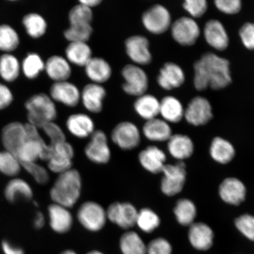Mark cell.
I'll return each instance as SVG.
<instances>
[{"label": "cell", "mask_w": 254, "mask_h": 254, "mask_svg": "<svg viewBox=\"0 0 254 254\" xmlns=\"http://www.w3.org/2000/svg\"><path fill=\"white\" fill-rule=\"evenodd\" d=\"M193 69V85L198 91L208 87L221 90L229 85L232 81L229 62L213 53L203 55L194 63Z\"/></svg>", "instance_id": "cell-1"}, {"label": "cell", "mask_w": 254, "mask_h": 254, "mask_svg": "<svg viewBox=\"0 0 254 254\" xmlns=\"http://www.w3.org/2000/svg\"><path fill=\"white\" fill-rule=\"evenodd\" d=\"M82 189V178L74 168L57 175L50 190L53 203L71 209L77 204L81 197Z\"/></svg>", "instance_id": "cell-2"}, {"label": "cell", "mask_w": 254, "mask_h": 254, "mask_svg": "<svg viewBox=\"0 0 254 254\" xmlns=\"http://www.w3.org/2000/svg\"><path fill=\"white\" fill-rule=\"evenodd\" d=\"M25 107L28 123L37 128H43L47 124L55 122L58 115L55 101L45 93L33 95L26 101Z\"/></svg>", "instance_id": "cell-3"}, {"label": "cell", "mask_w": 254, "mask_h": 254, "mask_svg": "<svg viewBox=\"0 0 254 254\" xmlns=\"http://www.w3.org/2000/svg\"><path fill=\"white\" fill-rule=\"evenodd\" d=\"M76 217L84 229L92 233L102 230L108 221L106 209L94 201L82 203L77 209Z\"/></svg>", "instance_id": "cell-4"}, {"label": "cell", "mask_w": 254, "mask_h": 254, "mask_svg": "<svg viewBox=\"0 0 254 254\" xmlns=\"http://www.w3.org/2000/svg\"><path fill=\"white\" fill-rule=\"evenodd\" d=\"M141 132L133 122L125 121L114 127L111 139L123 151H132L139 147L141 141Z\"/></svg>", "instance_id": "cell-5"}, {"label": "cell", "mask_w": 254, "mask_h": 254, "mask_svg": "<svg viewBox=\"0 0 254 254\" xmlns=\"http://www.w3.org/2000/svg\"><path fill=\"white\" fill-rule=\"evenodd\" d=\"M122 75L125 82L123 90L130 96L138 97L147 92L149 85L147 73L140 66L129 64L124 66Z\"/></svg>", "instance_id": "cell-6"}, {"label": "cell", "mask_w": 254, "mask_h": 254, "mask_svg": "<svg viewBox=\"0 0 254 254\" xmlns=\"http://www.w3.org/2000/svg\"><path fill=\"white\" fill-rule=\"evenodd\" d=\"M89 138L84 150V154L88 160L97 165L109 163L111 150L106 133L103 130L95 129Z\"/></svg>", "instance_id": "cell-7"}, {"label": "cell", "mask_w": 254, "mask_h": 254, "mask_svg": "<svg viewBox=\"0 0 254 254\" xmlns=\"http://www.w3.org/2000/svg\"><path fill=\"white\" fill-rule=\"evenodd\" d=\"M138 212L135 205L128 202H114L106 209L108 221L127 231L135 226Z\"/></svg>", "instance_id": "cell-8"}, {"label": "cell", "mask_w": 254, "mask_h": 254, "mask_svg": "<svg viewBox=\"0 0 254 254\" xmlns=\"http://www.w3.org/2000/svg\"><path fill=\"white\" fill-rule=\"evenodd\" d=\"M161 190L164 194L172 196L183 190L186 181V165L180 162L175 165L166 164L162 173Z\"/></svg>", "instance_id": "cell-9"}, {"label": "cell", "mask_w": 254, "mask_h": 254, "mask_svg": "<svg viewBox=\"0 0 254 254\" xmlns=\"http://www.w3.org/2000/svg\"><path fill=\"white\" fill-rule=\"evenodd\" d=\"M142 25L150 33L159 35L166 32L171 25V17L169 11L163 5L152 6L142 14Z\"/></svg>", "instance_id": "cell-10"}, {"label": "cell", "mask_w": 254, "mask_h": 254, "mask_svg": "<svg viewBox=\"0 0 254 254\" xmlns=\"http://www.w3.org/2000/svg\"><path fill=\"white\" fill-rule=\"evenodd\" d=\"M52 146V153L47 161L48 170L59 175L71 169L72 160L75 155L74 148L72 144L66 141Z\"/></svg>", "instance_id": "cell-11"}, {"label": "cell", "mask_w": 254, "mask_h": 254, "mask_svg": "<svg viewBox=\"0 0 254 254\" xmlns=\"http://www.w3.org/2000/svg\"><path fill=\"white\" fill-rule=\"evenodd\" d=\"M200 28L192 18L181 17L171 25L174 40L184 46H192L200 36Z\"/></svg>", "instance_id": "cell-12"}, {"label": "cell", "mask_w": 254, "mask_h": 254, "mask_svg": "<svg viewBox=\"0 0 254 254\" xmlns=\"http://www.w3.org/2000/svg\"><path fill=\"white\" fill-rule=\"evenodd\" d=\"M125 50L127 56L136 65H145L152 62L150 43L141 35H134L127 38L125 41Z\"/></svg>", "instance_id": "cell-13"}, {"label": "cell", "mask_w": 254, "mask_h": 254, "mask_svg": "<svg viewBox=\"0 0 254 254\" xmlns=\"http://www.w3.org/2000/svg\"><path fill=\"white\" fill-rule=\"evenodd\" d=\"M184 118L190 125L200 126L206 125L212 118L210 103L206 98L196 97L192 98L184 110Z\"/></svg>", "instance_id": "cell-14"}, {"label": "cell", "mask_w": 254, "mask_h": 254, "mask_svg": "<svg viewBox=\"0 0 254 254\" xmlns=\"http://www.w3.org/2000/svg\"><path fill=\"white\" fill-rule=\"evenodd\" d=\"M50 96L55 103L73 108L80 103L81 91L77 85L69 81L56 82L51 86Z\"/></svg>", "instance_id": "cell-15"}, {"label": "cell", "mask_w": 254, "mask_h": 254, "mask_svg": "<svg viewBox=\"0 0 254 254\" xmlns=\"http://www.w3.org/2000/svg\"><path fill=\"white\" fill-rule=\"evenodd\" d=\"M48 218L50 228L57 234L67 233L74 224L70 209L53 202L48 207Z\"/></svg>", "instance_id": "cell-16"}, {"label": "cell", "mask_w": 254, "mask_h": 254, "mask_svg": "<svg viewBox=\"0 0 254 254\" xmlns=\"http://www.w3.org/2000/svg\"><path fill=\"white\" fill-rule=\"evenodd\" d=\"M107 91L103 85L88 83L81 91L80 102L89 113L99 114L103 111Z\"/></svg>", "instance_id": "cell-17"}, {"label": "cell", "mask_w": 254, "mask_h": 254, "mask_svg": "<svg viewBox=\"0 0 254 254\" xmlns=\"http://www.w3.org/2000/svg\"><path fill=\"white\" fill-rule=\"evenodd\" d=\"M139 164L148 172L153 174L161 173L166 166L167 157L164 152L155 145H149L139 152Z\"/></svg>", "instance_id": "cell-18"}, {"label": "cell", "mask_w": 254, "mask_h": 254, "mask_svg": "<svg viewBox=\"0 0 254 254\" xmlns=\"http://www.w3.org/2000/svg\"><path fill=\"white\" fill-rule=\"evenodd\" d=\"M66 129L74 137L86 139L95 131L94 120L88 114L77 113L68 116L66 120Z\"/></svg>", "instance_id": "cell-19"}, {"label": "cell", "mask_w": 254, "mask_h": 254, "mask_svg": "<svg viewBox=\"0 0 254 254\" xmlns=\"http://www.w3.org/2000/svg\"><path fill=\"white\" fill-rule=\"evenodd\" d=\"M27 139L25 125L13 122L4 127L2 131V142L6 151L16 155Z\"/></svg>", "instance_id": "cell-20"}, {"label": "cell", "mask_w": 254, "mask_h": 254, "mask_svg": "<svg viewBox=\"0 0 254 254\" xmlns=\"http://www.w3.org/2000/svg\"><path fill=\"white\" fill-rule=\"evenodd\" d=\"M247 190L241 181L236 178H227L219 187V194L225 202L238 205L246 199Z\"/></svg>", "instance_id": "cell-21"}, {"label": "cell", "mask_w": 254, "mask_h": 254, "mask_svg": "<svg viewBox=\"0 0 254 254\" xmlns=\"http://www.w3.org/2000/svg\"><path fill=\"white\" fill-rule=\"evenodd\" d=\"M185 79V74L180 66L169 62L165 64L161 68L157 80L161 88L170 91L182 86Z\"/></svg>", "instance_id": "cell-22"}, {"label": "cell", "mask_w": 254, "mask_h": 254, "mask_svg": "<svg viewBox=\"0 0 254 254\" xmlns=\"http://www.w3.org/2000/svg\"><path fill=\"white\" fill-rule=\"evenodd\" d=\"M204 35L206 43L215 50L224 51L229 45L227 32L220 21H208L205 25Z\"/></svg>", "instance_id": "cell-23"}, {"label": "cell", "mask_w": 254, "mask_h": 254, "mask_svg": "<svg viewBox=\"0 0 254 254\" xmlns=\"http://www.w3.org/2000/svg\"><path fill=\"white\" fill-rule=\"evenodd\" d=\"M85 75L93 83L102 85L113 74L110 63L101 57H93L84 66Z\"/></svg>", "instance_id": "cell-24"}, {"label": "cell", "mask_w": 254, "mask_h": 254, "mask_svg": "<svg viewBox=\"0 0 254 254\" xmlns=\"http://www.w3.org/2000/svg\"><path fill=\"white\" fill-rule=\"evenodd\" d=\"M214 236L211 228L202 222L193 223L190 226V242L196 250L206 251L210 249L213 244Z\"/></svg>", "instance_id": "cell-25"}, {"label": "cell", "mask_w": 254, "mask_h": 254, "mask_svg": "<svg viewBox=\"0 0 254 254\" xmlns=\"http://www.w3.org/2000/svg\"><path fill=\"white\" fill-rule=\"evenodd\" d=\"M44 70L54 82L68 81L72 75L71 64L65 57L59 55L51 56L47 60Z\"/></svg>", "instance_id": "cell-26"}, {"label": "cell", "mask_w": 254, "mask_h": 254, "mask_svg": "<svg viewBox=\"0 0 254 254\" xmlns=\"http://www.w3.org/2000/svg\"><path fill=\"white\" fill-rule=\"evenodd\" d=\"M141 133L148 140L152 142L168 141L173 135L169 124L158 118L145 122Z\"/></svg>", "instance_id": "cell-27"}, {"label": "cell", "mask_w": 254, "mask_h": 254, "mask_svg": "<svg viewBox=\"0 0 254 254\" xmlns=\"http://www.w3.org/2000/svg\"><path fill=\"white\" fill-rule=\"evenodd\" d=\"M160 101L154 95L145 93L136 98L134 109L137 115L146 122L157 118L160 114Z\"/></svg>", "instance_id": "cell-28"}, {"label": "cell", "mask_w": 254, "mask_h": 254, "mask_svg": "<svg viewBox=\"0 0 254 254\" xmlns=\"http://www.w3.org/2000/svg\"><path fill=\"white\" fill-rule=\"evenodd\" d=\"M167 142L168 151L171 156L177 160H184L190 158L194 150L191 139L186 135H172Z\"/></svg>", "instance_id": "cell-29"}, {"label": "cell", "mask_w": 254, "mask_h": 254, "mask_svg": "<svg viewBox=\"0 0 254 254\" xmlns=\"http://www.w3.org/2000/svg\"><path fill=\"white\" fill-rule=\"evenodd\" d=\"M65 55L69 63L83 67L93 57L91 47L83 42L69 43L65 48Z\"/></svg>", "instance_id": "cell-30"}, {"label": "cell", "mask_w": 254, "mask_h": 254, "mask_svg": "<svg viewBox=\"0 0 254 254\" xmlns=\"http://www.w3.org/2000/svg\"><path fill=\"white\" fill-rule=\"evenodd\" d=\"M160 114L168 123H177L184 118V109L177 98L167 96L160 101Z\"/></svg>", "instance_id": "cell-31"}, {"label": "cell", "mask_w": 254, "mask_h": 254, "mask_svg": "<svg viewBox=\"0 0 254 254\" xmlns=\"http://www.w3.org/2000/svg\"><path fill=\"white\" fill-rule=\"evenodd\" d=\"M209 153L214 160L222 164L230 163L236 155L231 143L221 137H215L211 142Z\"/></svg>", "instance_id": "cell-32"}, {"label": "cell", "mask_w": 254, "mask_h": 254, "mask_svg": "<svg viewBox=\"0 0 254 254\" xmlns=\"http://www.w3.org/2000/svg\"><path fill=\"white\" fill-rule=\"evenodd\" d=\"M120 249L123 254H147V246L136 232L128 230L120 239Z\"/></svg>", "instance_id": "cell-33"}, {"label": "cell", "mask_w": 254, "mask_h": 254, "mask_svg": "<svg viewBox=\"0 0 254 254\" xmlns=\"http://www.w3.org/2000/svg\"><path fill=\"white\" fill-rule=\"evenodd\" d=\"M4 195L9 202H15L18 199H31L33 191L29 184L25 181L21 179H14L6 186Z\"/></svg>", "instance_id": "cell-34"}, {"label": "cell", "mask_w": 254, "mask_h": 254, "mask_svg": "<svg viewBox=\"0 0 254 254\" xmlns=\"http://www.w3.org/2000/svg\"><path fill=\"white\" fill-rule=\"evenodd\" d=\"M177 220L183 226H190L193 223L196 215V206L188 199H181L174 209Z\"/></svg>", "instance_id": "cell-35"}, {"label": "cell", "mask_w": 254, "mask_h": 254, "mask_svg": "<svg viewBox=\"0 0 254 254\" xmlns=\"http://www.w3.org/2000/svg\"><path fill=\"white\" fill-rule=\"evenodd\" d=\"M161 220L158 214L148 208L138 210L136 224L139 230L145 233L150 234L160 226Z\"/></svg>", "instance_id": "cell-36"}, {"label": "cell", "mask_w": 254, "mask_h": 254, "mask_svg": "<svg viewBox=\"0 0 254 254\" xmlns=\"http://www.w3.org/2000/svg\"><path fill=\"white\" fill-rule=\"evenodd\" d=\"M23 23L27 34L33 39H39L46 33L47 21L39 14H27L23 18Z\"/></svg>", "instance_id": "cell-37"}, {"label": "cell", "mask_w": 254, "mask_h": 254, "mask_svg": "<svg viewBox=\"0 0 254 254\" xmlns=\"http://www.w3.org/2000/svg\"><path fill=\"white\" fill-rule=\"evenodd\" d=\"M20 64L15 56L5 54L0 57V76L5 81H15L20 74Z\"/></svg>", "instance_id": "cell-38"}, {"label": "cell", "mask_w": 254, "mask_h": 254, "mask_svg": "<svg viewBox=\"0 0 254 254\" xmlns=\"http://www.w3.org/2000/svg\"><path fill=\"white\" fill-rule=\"evenodd\" d=\"M93 32L91 24H69V27L64 32V36L69 43H87Z\"/></svg>", "instance_id": "cell-39"}, {"label": "cell", "mask_w": 254, "mask_h": 254, "mask_svg": "<svg viewBox=\"0 0 254 254\" xmlns=\"http://www.w3.org/2000/svg\"><path fill=\"white\" fill-rule=\"evenodd\" d=\"M22 68L25 77L34 79L44 70L45 63L38 54L30 53L23 60Z\"/></svg>", "instance_id": "cell-40"}, {"label": "cell", "mask_w": 254, "mask_h": 254, "mask_svg": "<svg viewBox=\"0 0 254 254\" xmlns=\"http://www.w3.org/2000/svg\"><path fill=\"white\" fill-rule=\"evenodd\" d=\"M20 44V38L17 32L8 25H0V50L11 52Z\"/></svg>", "instance_id": "cell-41"}, {"label": "cell", "mask_w": 254, "mask_h": 254, "mask_svg": "<svg viewBox=\"0 0 254 254\" xmlns=\"http://www.w3.org/2000/svg\"><path fill=\"white\" fill-rule=\"evenodd\" d=\"M22 165L18 158L11 152H0V172L8 177H15L20 173Z\"/></svg>", "instance_id": "cell-42"}, {"label": "cell", "mask_w": 254, "mask_h": 254, "mask_svg": "<svg viewBox=\"0 0 254 254\" xmlns=\"http://www.w3.org/2000/svg\"><path fill=\"white\" fill-rule=\"evenodd\" d=\"M93 19L92 9L81 3L73 7L68 13L69 24H91Z\"/></svg>", "instance_id": "cell-43"}, {"label": "cell", "mask_w": 254, "mask_h": 254, "mask_svg": "<svg viewBox=\"0 0 254 254\" xmlns=\"http://www.w3.org/2000/svg\"><path fill=\"white\" fill-rule=\"evenodd\" d=\"M27 172L30 174L36 182L41 185H44L50 181L49 170L37 163L22 164Z\"/></svg>", "instance_id": "cell-44"}, {"label": "cell", "mask_w": 254, "mask_h": 254, "mask_svg": "<svg viewBox=\"0 0 254 254\" xmlns=\"http://www.w3.org/2000/svg\"><path fill=\"white\" fill-rule=\"evenodd\" d=\"M235 224L238 230L248 239L254 241V217L244 214L238 217Z\"/></svg>", "instance_id": "cell-45"}, {"label": "cell", "mask_w": 254, "mask_h": 254, "mask_svg": "<svg viewBox=\"0 0 254 254\" xmlns=\"http://www.w3.org/2000/svg\"><path fill=\"white\" fill-rule=\"evenodd\" d=\"M42 129L49 138V144L51 145H55L66 141L64 131L55 122L47 124Z\"/></svg>", "instance_id": "cell-46"}, {"label": "cell", "mask_w": 254, "mask_h": 254, "mask_svg": "<svg viewBox=\"0 0 254 254\" xmlns=\"http://www.w3.org/2000/svg\"><path fill=\"white\" fill-rule=\"evenodd\" d=\"M183 7L191 17L199 18L204 15L208 8L207 2L205 0H186Z\"/></svg>", "instance_id": "cell-47"}, {"label": "cell", "mask_w": 254, "mask_h": 254, "mask_svg": "<svg viewBox=\"0 0 254 254\" xmlns=\"http://www.w3.org/2000/svg\"><path fill=\"white\" fill-rule=\"evenodd\" d=\"M147 254H172V247L165 238H155L147 246Z\"/></svg>", "instance_id": "cell-48"}, {"label": "cell", "mask_w": 254, "mask_h": 254, "mask_svg": "<svg viewBox=\"0 0 254 254\" xmlns=\"http://www.w3.org/2000/svg\"><path fill=\"white\" fill-rule=\"evenodd\" d=\"M215 5L218 10L229 15L237 14L242 7L240 0H216Z\"/></svg>", "instance_id": "cell-49"}, {"label": "cell", "mask_w": 254, "mask_h": 254, "mask_svg": "<svg viewBox=\"0 0 254 254\" xmlns=\"http://www.w3.org/2000/svg\"><path fill=\"white\" fill-rule=\"evenodd\" d=\"M241 41L247 49L254 50V23H247L240 28Z\"/></svg>", "instance_id": "cell-50"}, {"label": "cell", "mask_w": 254, "mask_h": 254, "mask_svg": "<svg viewBox=\"0 0 254 254\" xmlns=\"http://www.w3.org/2000/svg\"><path fill=\"white\" fill-rule=\"evenodd\" d=\"M13 100L11 91L6 85L0 83V110L8 107Z\"/></svg>", "instance_id": "cell-51"}, {"label": "cell", "mask_w": 254, "mask_h": 254, "mask_svg": "<svg viewBox=\"0 0 254 254\" xmlns=\"http://www.w3.org/2000/svg\"><path fill=\"white\" fill-rule=\"evenodd\" d=\"M2 250L4 254H24L20 247L15 246L7 241H4L1 244Z\"/></svg>", "instance_id": "cell-52"}, {"label": "cell", "mask_w": 254, "mask_h": 254, "mask_svg": "<svg viewBox=\"0 0 254 254\" xmlns=\"http://www.w3.org/2000/svg\"><path fill=\"white\" fill-rule=\"evenodd\" d=\"M46 222L45 216L40 212H37L34 220V227L37 230H40L44 227Z\"/></svg>", "instance_id": "cell-53"}, {"label": "cell", "mask_w": 254, "mask_h": 254, "mask_svg": "<svg viewBox=\"0 0 254 254\" xmlns=\"http://www.w3.org/2000/svg\"><path fill=\"white\" fill-rule=\"evenodd\" d=\"M79 2L87 6L88 8L93 9L94 7L100 5L102 1L101 0H81Z\"/></svg>", "instance_id": "cell-54"}, {"label": "cell", "mask_w": 254, "mask_h": 254, "mask_svg": "<svg viewBox=\"0 0 254 254\" xmlns=\"http://www.w3.org/2000/svg\"><path fill=\"white\" fill-rule=\"evenodd\" d=\"M60 254H77L75 252H74V251L71 250H65L63 252H62Z\"/></svg>", "instance_id": "cell-55"}, {"label": "cell", "mask_w": 254, "mask_h": 254, "mask_svg": "<svg viewBox=\"0 0 254 254\" xmlns=\"http://www.w3.org/2000/svg\"><path fill=\"white\" fill-rule=\"evenodd\" d=\"M87 254H104L103 253L99 252V251L94 250L88 253Z\"/></svg>", "instance_id": "cell-56"}]
</instances>
